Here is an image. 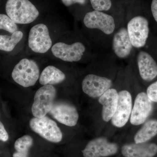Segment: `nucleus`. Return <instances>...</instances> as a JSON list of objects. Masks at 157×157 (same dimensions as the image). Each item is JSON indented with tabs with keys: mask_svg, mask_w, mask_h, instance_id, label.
<instances>
[{
	"mask_svg": "<svg viewBox=\"0 0 157 157\" xmlns=\"http://www.w3.org/2000/svg\"><path fill=\"white\" fill-rule=\"evenodd\" d=\"M118 93L116 90L110 88L99 98V102L102 105V117L103 120L108 122L115 113L118 101Z\"/></svg>",
	"mask_w": 157,
	"mask_h": 157,
	"instance_id": "obj_17",
	"label": "nucleus"
},
{
	"mask_svg": "<svg viewBox=\"0 0 157 157\" xmlns=\"http://www.w3.org/2000/svg\"><path fill=\"white\" fill-rule=\"evenodd\" d=\"M6 10L7 15L17 24H28L38 18L39 11L29 0H8Z\"/></svg>",
	"mask_w": 157,
	"mask_h": 157,
	"instance_id": "obj_1",
	"label": "nucleus"
},
{
	"mask_svg": "<svg viewBox=\"0 0 157 157\" xmlns=\"http://www.w3.org/2000/svg\"><path fill=\"white\" fill-rule=\"evenodd\" d=\"M52 44L49 30L45 24H38L31 29L29 34L28 45L34 52L46 53L51 48Z\"/></svg>",
	"mask_w": 157,
	"mask_h": 157,
	"instance_id": "obj_5",
	"label": "nucleus"
},
{
	"mask_svg": "<svg viewBox=\"0 0 157 157\" xmlns=\"http://www.w3.org/2000/svg\"><path fill=\"white\" fill-rule=\"evenodd\" d=\"M63 4L66 6H72L73 4H78L83 5L86 3V0H61Z\"/></svg>",
	"mask_w": 157,
	"mask_h": 157,
	"instance_id": "obj_26",
	"label": "nucleus"
},
{
	"mask_svg": "<svg viewBox=\"0 0 157 157\" xmlns=\"http://www.w3.org/2000/svg\"><path fill=\"white\" fill-rule=\"evenodd\" d=\"M9 136L4 125L0 121V140L6 141L9 139Z\"/></svg>",
	"mask_w": 157,
	"mask_h": 157,
	"instance_id": "obj_25",
	"label": "nucleus"
},
{
	"mask_svg": "<svg viewBox=\"0 0 157 157\" xmlns=\"http://www.w3.org/2000/svg\"><path fill=\"white\" fill-rule=\"evenodd\" d=\"M118 101L115 113L111 118V123L117 128L124 127L131 116L132 109V97L126 90L118 93Z\"/></svg>",
	"mask_w": 157,
	"mask_h": 157,
	"instance_id": "obj_11",
	"label": "nucleus"
},
{
	"mask_svg": "<svg viewBox=\"0 0 157 157\" xmlns=\"http://www.w3.org/2000/svg\"><path fill=\"white\" fill-rule=\"evenodd\" d=\"M56 95V89L50 85L43 86L37 91L32 107V112L34 117H42L50 112Z\"/></svg>",
	"mask_w": 157,
	"mask_h": 157,
	"instance_id": "obj_3",
	"label": "nucleus"
},
{
	"mask_svg": "<svg viewBox=\"0 0 157 157\" xmlns=\"http://www.w3.org/2000/svg\"><path fill=\"white\" fill-rule=\"evenodd\" d=\"M29 124L33 131L48 141L58 143L62 140L63 135L60 129L55 121L46 116L33 118Z\"/></svg>",
	"mask_w": 157,
	"mask_h": 157,
	"instance_id": "obj_4",
	"label": "nucleus"
},
{
	"mask_svg": "<svg viewBox=\"0 0 157 157\" xmlns=\"http://www.w3.org/2000/svg\"><path fill=\"white\" fill-rule=\"evenodd\" d=\"M49 113L59 122L69 127L75 126L78 119L76 107L65 102L54 103Z\"/></svg>",
	"mask_w": 157,
	"mask_h": 157,
	"instance_id": "obj_13",
	"label": "nucleus"
},
{
	"mask_svg": "<svg viewBox=\"0 0 157 157\" xmlns=\"http://www.w3.org/2000/svg\"><path fill=\"white\" fill-rule=\"evenodd\" d=\"M83 22L87 28L98 29L106 35L113 33L115 28V21L112 16L96 10L86 13Z\"/></svg>",
	"mask_w": 157,
	"mask_h": 157,
	"instance_id": "obj_8",
	"label": "nucleus"
},
{
	"mask_svg": "<svg viewBox=\"0 0 157 157\" xmlns=\"http://www.w3.org/2000/svg\"><path fill=\"white\" fill-rule=\"evenodd\" d=\"M146 94L153 102L157 103V81L148 86Z\"/></svg>",
	"mask_w": 157,
	"mask_h": 157,
	"instance_id": "obj_24",
	"label": "nucleus"
},
{
	"mask_svg": "<svg viewBox=\"0 0 157 157\" xmlns=\"http://www.w3.org/2000/svg\"><path fill=\"white\" fill-rule=\"evenodd\" d=\"M39 78V83L42 85H53L64 81L66 75L56 67L48 66L42 71Z\"/></svg>",
	"mask_w": 157,
	"mask_h": 157,
	"instance_id": "obj_18",
	"label": "nucleus"
},
{
	"mask_svg": "<svg viewBox=\"0 0 157 157\" xmlns=\"http://www.w3.org/2000/svg\"><path fill=\"white\" fill-rule=\"evenodd\" d=\"M152 14L157 22V0H153L151 5Z\"/></svg>",
	"mask_w": 157,
	"mask_h": 157,
	"instance_id": "obj_27",
	"label": "nucleus"
},
{
	"mask_svg": "<svg viewBox=\"0 0 157 157\" xmlns=\"http://www.w3.org/2000/svg\"><path fill=\"white\" fill-rule=\"evenodd\" d=\"M157 135V120H151L144 123L135 134V143L147 142Z\"/></svg>",
	"mask_w": 157,
	"mask_h": 157,
	"instance_id": "obj_19",
	"label": "nucleus"
},
{
	"mask_svg": "<svg viewBox=\"0 0 157 157\" xmlns=\"http://www.w3.org/2000/svg\"><path fill=\"white\" fill-rule=\"evenodd\" d=\"M85 50L84 45L80 42H74L70 45L64 42H57L51 48L54 56L68 62L79 61Z\"/></svg>",
	"mask_w": 157,
	"mask_h": 157,
	"instance_id": "obj_7",
	"label": "nucleus"
},
{
	"mask_svg": "<svg viewBox=\"0 0 157 157\" xmlns=\"http://www.w3.org/2000/svg\"><path fill=\"white\" fill-rule=\"evenodd\" d=\"M153 102L147 94L141 92L135 98L130 116V122L134 125H139L145 122L153 109Z\"/></svg>",
	"mask_w": 157,
	"mask_h": 157,
	"instance_id": "obj_10",
	"label": "nucleus"
},
{
	"mask_svg": "<svg viewBox=\"0 0 157 157\" xmlns=\"http://www.w3.org/2000/svg\"><path fill=\"white\" fill-rule=\"evenodd\" d=\"M33 139L30 136L25 135L18 138L14 143L16 152L13 157H27L29 149L33 145Z\"/></svg>",
	"mask_w": 157,
	"mask_h": 157,
	"instance_id": "obj_21",
	"label": "nucleus"
},
{
	"mask_svg": "<svg viewBox=\"0 0 157 157\" xmlns=\"http://www.w3.org/2000/svg\"><path fill=\"white\" fill-rule=\"evenodd\" d=\"M127 29L133 47L139 48L144 46L149 33L148 22L146 18L141 16L133 17L128 23Z\"/></svg>",
	"mask_w": 157,
	"mask_h": 157,
	"instance_id": "obj_6",
	"label": "nucleus"
},
{
	"mask_svg": "<svg viewBox=\"0 0 157 157\" xmlns=\"http://www.w3.org/2000/svg\"><path fill=\"white\" fill-rule=\"evenodd\" d=\"M118 146L104 137H98L90 140L82 151L84 157L109 156L117 153Z\"/></svg>",
	"mask_w": 157,
	"mask_h": 157,
	"instance_id": "obj_12",
	"label": "nucleus"
},
{
	"mask_svg": "<svg viewBox=\"0 0 157 157\" xmlns=\"http://www.w3.org/2000/svg\"><path fill=\"white\" fill-rule=\"evenodd\" d=\"M124 157H153L157 153V145L155 143H132L125 144L121 149Z\"/></svg>",
	"mask_w": 157,
	"mask_h": 157,
	"instance_id": "obj_14",
	"label": "nucleus"
},
{
	"mask_svg": "<svg viewBox=\"0 0 157 157\" xmlns=\"http://www.w3.org/2000/svg\"><path fill=\"white\" fill-rule=\"evenodd\" d=\"M112 80L107 77L90 74L85 76L82 83V91L90 98H100L112 86Z\"/></svg>",
	"mask_w": 157,
	"mask_h": 157,
	"instance_id": "obj_9",
	"label": "nucleus"
},
{
	"mask_svg": "<svg viewBox=\"0 0 157 157\" xmlns=\"http://www.w3.org/2000/svg\"><path fill=\"white\" fill-rule=\"evenodd\" d=\"M0 29L4 30L11 34L18 31L17 24L6 14H0Z\"/></svg>",
	"mask_w": 157,
	"mask_h": 157,
	"instance_id": "obj_22",
	"label": "nucleus"
},
{
	"mask_svg": "<svg viewBox=\"0 0 157 157\" xmlns=\"http://www.w3.org/2000/svg\"><path fill=\"white\" fill-rule=\"evenodd\" d=\"M133 47L127 29L121 28L114 34L113 39L112 48L118 57L123 59L128 56Z\"/></svg>",
	"mask_w": 157,
	"mask_h": 157,
	"instance_id": "obj_16",
	"label": "nucleus"
},
{
	"mask_svg": "<svg viewBox=\"0 0 157 157\" xmlns=\"http://www.w3.org/2000/svg\"><path fill=\"white\" fill-rule=\"evenodd\" d=\"M138 70L141 78L150 81L157 76V64L152 57L147 52L140 51L137 56Z\"/></svg>",
	"mask_w": 157,
	"mask_h": 157,
	"instance_id": "obj_15",
	"label": "nucleus"
},
{
	"mask_svg": "<svg viewBox=\"0 0 157 157\" xmlns=\"http://www.w3.org/2000/svg\"><path fill=\"white\" fill-rule=\"evenodd\" d=\"M40 75L36 62L27 58L22 59L15 65L11 74L14 81L24 87L35 85Z\"/></svg>",
	"mask_w": 157,
	"mask_h": 157,
	"instance_id": "obj_2",
	"label": "nucleus"
},
{
	"mask_svg": "<svg viewBox=\"0 0 157 157\" xmlns=\"http://www.w3.org/2000/svg\"><path fill=\"white\" fill-rule=\"evenodd\" d=\"M94 10L98 11H108L112 5L111 0H90Z\"/></svg>",
	"mask_w": 157,
	"mask_h": 157,
	"instance_id": "obj_23",
	"label": "nucleus"
},
{
	"mask_svg": "<svg viewBox=\"0 0 157 157\" xmlns=\"http://www.w3.org/2000/svg\"><path fill=\"white\" fill-rule=\"evenodd\" d=\"M23 33L20 31H16L11 36L0 35V50L10 52L21 40Z\"/></svg>",
	"mask_w": 157,
	"mask_h": 157,
	"instance_id": "obj_20",
	"label": "nucleus"
}]
</instances>
